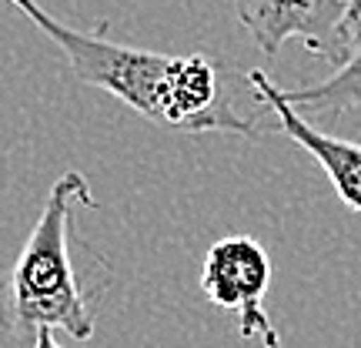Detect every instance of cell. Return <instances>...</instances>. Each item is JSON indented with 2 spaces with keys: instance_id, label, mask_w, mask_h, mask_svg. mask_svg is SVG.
Returning a JSON list of instances; mask_svg holds the SVG:
<instances>
[{
  "instance_id": "ba28073f",
  "label": "cell",
  "mask_w": 361,
  "mask_h": 348,
  "mask_svg": "<svg viewBox=\"0 0 361 348\" xmlns=\"http://www.w3.org/2000/svg\"><path fill=\"white\" fill-rule=\"evenodd\" d=\"M34 348H61V345H57V342H54V335L44 328V332H37V335H34Z\"/></svg>"
},
{
  "instance_id": "277c9868",
  "label": "cell",
  "mask_w": 361,
  "mask_h": 348,
  "mask_svg": "<svg viewBox=\"0 0 361 348\" xmlns=\"http://www.w3.org/2000/svg\"><path fill=\"white\" fill-rule=\"evenodd\" d=\"M238 20L247 27L261 54L281 51L284 40H305L311 54L345 64L338 44V24L345 17V0H234Z\"/></svg>"
},
{
  "instance_id": "3957f363",
  "label": "cell",
  "mask_w": 361,
  "mask_h": 348,
  "mask_svg": "<svg viewBox=\"0 0 361 348\" xmlns=\"http://www.w3.org/2000/svg\"><path fill=\"white\" fill-rule=\"evenodd\" d=\"M268 288L271 258L255 238L231 234L207 248L204 268H201V292L207 295V301L224 311H234L245 338H258L264 348H278L281 335L274 332L264 311Z\"/></svg>"
},
{
  "instance_id": "5b68a950",
  "label": "cell",
  "mask_w": 361,
  "mask_h": 348,
  "mask_svg": "<svg viewBox=\"0 0 361 348\" xmlns=\"http://www.w3.org/2000/svg\"><path fill=\"white\" fill-rule=\"evenodd\" d=\"M247 84L255 90V97L278 117V124H281L284 134L318 161V168L335 184L338 198H341L351 211L361 215V144L341 141L335 134H324V131H318L314 124H308L298 107H291V104L284 101L281 88H278L264 71H247Z\"/></svg>"
},
{
  "instance_id": "7a4b0ae2",
  "label": "cell",
  "mask_w": 361,
  "mask_h": 348,
  "mask_svg": "<svg viewBox=\"0 0 361 348\" xmlns=\"http://www.w3.org/2000/svg\"><path fill=\"white\" fill-rule=\"evenodd\" d=\"M11 4L20 13H27L64 51L78 84L107 90L117 101L128 104L130 111L168 128L171 57L114 44L107 34H80L78 27H64L47 11H40L37 0H11Z\"/></svg>"
},
{
  "instance_id": "52a82bcc",
  "label": "cell",
  "mask_w": 361,
  "mask_h": 348,
  "mask_svg": "<svg viewBox=\"0 0 361 348\" xmlns=\"http://www.w3.org/2000/svg\"><path fill=\"white\" fill-rule=\"evenodd\" d=\"M338 44H341L345 61L351 51L361 47V0H345V17L338 24Z\"/></svg>"
},
{
  "instance_id": "8992f818",
  "label": "cell",
  "mask_w": 361,
  "mask_h": 348,
  "mask_svg": "<svg viewBox=\"0 0 361 348\" xmlns=\"http://www.w3.org/2000/svg\"><path fill=\"white\" fill-rule=\"evenodd\" d=\"M284 101L291 107H308L318 114H345V111H361V47L348 54L345 64H338V71L322 84L311 88H295L281 90Z\"/></svg>"
},
{
  "instance_id": "6da1fadb",
  "label": "cell",
  "mask_w": 361,
  "mask_h": 348,
  "mask_svg": "<svg viewBox=\"0 0 361 348\" xmlns=\"http://www.w3.org/2000/svg\"><path fill=\"white\" fill-rule=\"evenodd\" d=\"M78 208H97V201L80 171H64L51 184L13 268L0 278V325L13 335L34 338L44 328L78 342L94 335V315L71 265V221Z\"/></svg>"
}]
</instances>
